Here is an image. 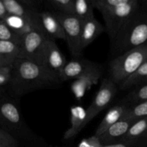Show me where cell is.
I'll return each mask as SVG.
<instances>
[{"mask_svg":"<svg viewBox=\"0 0 147 147\" xmlns=\"http://www.w3.org/2000/svg\"><path fill=\"white\" fill-rule=\"evenodd\" d=\"M61 83L60 77L46 66L19 57L12 66L9 85L15 96H22L35 90L56 87Z\"/></svg>","mask_w":147,"mask_h":147,"instance_id":"1","label":"cell"},{"mask_svg":"<svg viewBox=\"0 0 147 147\" xmlns=\"http://www.w3.org/2000/svg\"><path fill=\"white\" fill-rule=\"evenodd\" d=\"M102 15L110 43L122 26L141 9L138 0H92Z\"/></svg>","mask_w":147,"mask_h":147,"instance_id":"2","label":"cell"},{"mask_svg":"<svg viewBox=\"0 0 147 147\" xmlns=\"http://www.w3.org/2000/svg\"><path fill=\"white\" fill-rule=\"evenodd\" d=\"M145 44H147V11L141 8L120 29L111 42V52L117 57Z\"/></svg>","mask_w":147,"mask_h":147,"instance_id":"3","label":"cell"},{"mask_svg":"<svg viewBox=\"0 0 147 147\" xmlns=\"http://www.w3.org/2000/svg\"><path fill=\"white\" fill-rule=\"evenodd\" d=\"M146 60L147 44L113 57L109 63V78L119 86Z\"/></svg>","mask_w":147,"mask_h":147,"instance_id":"4","label":"cell"},{"mask_svg":"<svg viewBox=\"0 0 147 147\" xmlns=\"http://www.w3.org/2000/svg\"><path fill=\"white\" fill-rule=\"evenodd\" d=\"M49 37L43 28L37 29L22 38L20 44V58L45 65L46 49ZM46 66V65H45Z\"/></svg>","mask_w":147,"mask_h":147,"instance_id":"5","label":"cell"},{"mask_svg":"<svg viewBox=\"0 0 147 147\" xmlns=\"http://www.w3.org/2000/svg\"><path fill=\"white\" fill-rule=\"evenodd\" d=\"M0 122L10 131V134L13 132L14 134L27 140L33 139L34 136L25 125L20 109L13 100H2L0 101Z\"/></svg>","mask_w":147,"mask_h":147,"instance_id":"6","label":"cell"},{"mask_svg":"<svg viewBox=\"0 0 147 147\" xmlns=\"http://www.w3.org/2000/svg\"><path fill=\"white\" fill-rule=\"evenodd\" d=\"M64 30L66 41L71 54L75 58L82 56L83 50L81 48L82 21L71 14H66L53 11Z\"/></svg>","mask_w":147,"mask_h":147,"instance_id":"7","label":"cell"},{"mask_svg":"<svg viewBox=\"0 0 147 147\" xmlns=\"http://www.w3.org/2000/svg\"><path fill=\"white\" fill-rule=\"evenodd\" d=\"M117 91V86L109 78H105L102 80L95 97L89 107L86 109V119L84 123L83 129L86 127L95 116L108 107L115 98Z\"/></svg>","mask_w":147,"mask_h":147,"instance_id":"8","label":"cell"},{"mask_svg":"<svg viewBox=\"0 0 147 147\" xmlns=\"http://www.w3.org/2000/svg\"><path fill=\"white\" fill-rule=\"evenodd\" d=\"M102 73V68L99 64L84 59L76 58L66 63L60 75L62 82L76 80L86 75Z\"/></svg>","mask_w":147,"mask_h":147,"instance_id":"9","label":"cell"},{"mask_svg":"<svg viewBox=\"0 0 147 147\" xmlns=\"http://www.w3.org/2000/svg\"><path fill=\"white\" fill-rule=\"evenodd\" d=\"M4 22L12 31L22 38L37 29L43 28L40 22V12L34 16L27 17L8 14L4 20Z\"/></svg>","mask_w":147,"mask_h":147,"instance_id":"10","label":"cell"},{"mask_svg":"<svg viewBox=\"0 0 147 147\" xmlns=\"http://www.w3.org/2000/svg\"><path fill=\"white\" fill-rule=\"evenodd\" d=\"M66 63L65 56L59 48L55 40L49 37L47 43L45 65L60 77Z\"/></svg>","mask_w":147,"mask_h":147,"instance_id":"11","label":"cell"},{"mask_svg":"<svg viewBox=\"0 0 147 147\" xmlns=\"http://www.w3.org/2000/svg\"><path fill=\"white\" fill-rule=\"evenodd\" d=\"M10 15L17 17H32L38 14L37 1L33 0H2Z\"/></svg>","mask_w":147,"mask_h":147,"instance_id":"12","label":"cell"},{"mask_svg":"<svg viewBox=\"0 0 147 147\" xmlns=\"http://www.w3.org/2000/svg\"><path fill=\"white\" fill-rule=\"evenodd\" d=\"M40 19L42 27L49 37L54 40L59 39L66 41L64 30L53 11H40Z\"/></svg>","mask_w":147,"mask_h":147,"instance_id":"13","label":"cell"},{"mask_svg":"<svg viewBox=\"0 0 147 147\" xmlns=\"http://www.w3.org/2000/svg\"><path fill=\"white\" fill-rule=\"evenodd\" d=\"M133 122L129 119H122L111 126L99 137L102 144L107 145L121 142Z\"/></svg>","mask_w":147,"mask_h":147,"instance_id":"14","label":"cell"},{"mask_svg":"<svg viewBox=\"0 0 147 147\" xmlns=\"http://www.w3.org/2000/svg\"><path fill=\"white\" fill-rule=\"evenodd\" d=\"M105 30V27L102 25L95 17L82 22L81 32V48L83 50L97 38Z\"/></svg>","mask_w":147,"mask_h":147,"instance_id":"15","label":"cell"},{"mask_svg":"<svg viewBox=\"0 0 147 147\" xmlns=\"http://www.w3.org/2000/svg\"><path fill=\"white\" fill-rule=\"evenodd\" d=\"M129 107L130 106H127L125 103H121L110 108L97 128L95 135L99 137L111 126L123 119Z\"/></svg>","mask_w":147,"mask_h":147,"instance_id":"16","label":"cell"},{"mask_svg":"<svg viewBox=\"0 0 147 147\" xmlns=\"http://www.w3.org/2000/svg\"><path fill=\"white\" fill-rule=\"evenodd\" d=\"M86 119V109L79 106L71 108V126L63 135V139L67 140L76 136L83 129Z\"/></svg>","mask_w":147,"mask_h":147,"instance_id":"17","label":"cell"},{"mask_svg":"<svg viewBox=\"0 0 147 147\" xmlns=\"http://www.w3.org/2000/svg\"><path fill=\"white\" fill-rule=\"evenodd\" d=\"M20 47L8 41H0V67H12L20 57Z\"/></svg>","mask_w":147,"mask_h":147,"instance_id":"18","label":"cell"},{"mask_svg":"<svg viewBox=\"0 0 147 147\" xmlns=\"http://www.w3.org/2000/svg\"><path fill=\"white\" fill-rule=\"evenodd\" d=\"M147 138V117L135 121L122 141L139 144Z\"/></svg>","mask_w":147,"mask_h":147,"instance_id":"19","label":"cell"},{"mask_svg":"<svg viewBox=\"0 0 147 147\" xmlns=\"http://www.w3.org/2000/svg\"><path fill=\"white\" fill-rule=\"evenodd\" d=\"M102 73H97L93 74L86 75L74 80L71 84V90L76 98H82L92 86L97 84L100 78Z\"/></svg>","mask_w":147,"mask_h":147,"instance_id":"20","label":"cell"},{"mask_svg":"<svg viewBox=\"0 0 147 147\" xmlns=\"http://www.w3.org/2000/svg\"><path fill=\"white\" fill-rule=\"evenodd\" d=\"M145 83H147V60L138 67L133 74L120 85L119 88L122 90H125L131 88H135Z\"/></svg>","mask_w":147,"mask_h":147,"instance_id":"21","label":"cell"},{"mask_svg":"<svg viewBox=\"0 0 147 147\" xmlns=\"http://www.w3.org/2000/svg\"><path fill=\"white\" fill-rule=\"evenodd\" d=\"M74 15L82 22L95 17L92 0H74Z\"/></svg>","mask_w":147,"mask_h":147,"instance_id":"22","label":"cell"},{"mask_svg":"<svg viewBox=\"0 0 147 147\" xmlns=\"http://www.w3.org/2000/svg\"><path fill=\"white\" fill-rule=\"evenodd\" d=\"M145 100H147V83L135 88L125 96L122 100V103H125L127 106L128 104L133 106Z\"/></svg>","mask_w":147,"mask_h":147,"instance_id":"23","label":"cell"},{"mask_svg":"<svg viewBox=\"0 0 147 147\" xmlns=\"http://www.w3.org/2000/svg\"><path fill=\"white\" fill-rule=\"evenodd\" d=\"M144 117H147V100L130 106L123 119H129L135 121Z\"/></svg>","mask_w":147,"mask_h":147,"instance_id":"24","label":"cell"},{"mask_svg":"<svg viewBox=\"0 0 147 147\" xmlns=\"http://www.w3.org/2000/svg\"><path fill=\"white\" fill-rule=\"evenodd\" d=\"M74 0H48V4L56 10V12L74 15Z\"/></svg>","mask_w":147,"mask_h":147,"instance_id":"25","label":"cell"},{"mask_svg":"<svg viewBox=\"0 0 147 147\" xmlns=\"http://www.w3.org/2000/svg\"><path fill=\"white\" fill-rule=\"evenodd\" d=\"M0 41H8L20 45L22 37L17 35L6 24L4 20H0Z\"/></svg>","mask_w":147,"mask_h":147,"instance_id":"26","label":"cell"},{"mask_svg":"<svg viewBox=\"0 0 147 147\" xmlns=\"http://www.w3.org/2000/svg\"><path fill=\"white\" fill-rule=\"evenodd\" d=\"M19 141L8 131L0 128V147H18Z\"/></svg>","mask_w":147,"mask_h":147,"instance_id":"27","label":"cell"},{"mask_svg":"<svg viewBox=\"0 0 147 147\" xmlns=\"http://www.w3.org/2000/svg\"><path fill=\"white\" fill-rule=\"evenodd\" d=\"M103 144L101 142L100 139L96 135L90 136V137L83 139L77 147H102Z\"/></svg>","mask_w":147,"mask_h":147,"instance_id":"28","label":"cell"},{"mask_svg":"<svg viewBox=\"0 0 147 147\" xmlns=\"http://www.w3.org/2000/svg\"><path fill=\"white\" fill-rule=\"evenodd\" d=\"M12 67H0V86L10 84Z\"/></svg>","mask_w":147,"mask_h":147,"instance_id":"29","label":"cell"},{"mask_svg":"<svg viewBox=\"0 0 147 147\" xmlns=\"http://www.w3.org/2000/svg\"><path fill=\"white\" fill-rule=\"evenodd\" d=\"M138 144L133 143H130V142H125V141H121L117 143L103 145L102 147H137Z\"/></svg>","mask_w":147,"mask_h":147,"instance_id":"30","label":"cell"},{"mask_svg":"<svg viewBox=\"0 0 147 147\" xmlns=\"http://www.w3.org/2000/svg\"><path fill=\"white\" fill-rule=\"evenodd\" d=\"M7 15H8V13L6 10L3 1L0 0V20H4Z\"/></svg>","mask_w":147,"mask_h":147,"instance_id":"31","label":"cell"},{"mask_svg":"<svg viewBox=\"0 0 147 147\" xmlns=\"http://www.w3.org/2000/svg\"><path fill=\"white\" fill-rule=\"evenodd\" d=\"M0 95H1V90H0Z\"/></svg>","mask_w":147,"mask_h":147,"instance_id":"32","label":"cell"}]
</instances>
